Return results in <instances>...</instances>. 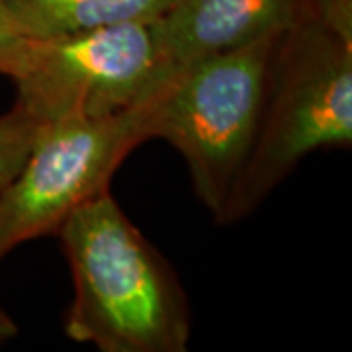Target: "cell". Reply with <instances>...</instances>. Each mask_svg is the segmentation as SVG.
Returning a JSON list of instances; mask_svg holds the SVG:
<instances>
[{
	"instance_id": "1",
	"label": "cell",
	"mask_w": 352,
	"mask_h": 352,
	"mask_svg": "<svg viewBox=\"0 0 352 352\" xmlns=\"http://www.w3.org/2000/svg\"><path fill=\"white\" fill-rule=\"evenodd\" d=\"M73 276L65 335L102 352H186V292L173 264L131 223L110 190L57 229Z\"/></svg>"
},
{
	"instance_id": "2",
	"label": "cell",
	"mask_w": 352,
	"mask_h": 352,
	"mask_svg": "<svg viewBox=\"0 0 352 352\" xmlns=\"http://www.w3.org/2000/svg\"><path fill=\"white\" fill-rule=\"evenodd\" d=\"M352 143V41L319 20L278 41L258 129L247 163L215 217L251 215L307 155Z\"/></svg>"
},
{
	"instance_id": "3",
	"label": "cell",
	"mask_w": 352,
	"mask_h": 352,
	"mask_svg": "<svg viewBox=\"0 0 352 352\" xmlns=\"http://www.w3.org/2000/svg\"><path fill=\"white\" fill-rule=\"evenodd\" d=\"M280 38L201 57L155 92L151 139L182 155L194 192L214 219L247 163Z\"/></svg>"
},
{
	"instance_id": "4",
	"label": "cell",
	"mask_w": 352,
	"mask_h": 352,
	"mask_svg": "<svg viewBox=\"0 0 352 352\" xmlns=\"http://www.w3.org/2000/svg\"><path fill=\"white\" fill-rule=\"evenodd\" d=\"M155 92L124 112L45 126L22 170L0 192V258L55 235L78 206L104 190L138 145L151 141Z\"/></svg>"
},
{
	"instance_id": "5",
	"label": "cell",
	"mask_w": 352,
	"mask_h": 352,
	"mask_svg": "<svg viewBox=\"0 0 352 352\" xmlns=\"http://www.w3.org/2000/svg\"><path fill=\"white\" fill-rule=\"evenodd\" d=\"M10 80L16 102L45 126L124 112L161 87L157 20L28 39Z\"/></svg>"
},
{
	"instance_id": "6",
	"label": "cell",
	"mask_w": 352,
	"mask_h": 352,
	"mask_svg": "<svg viewBox=\"0 0 352 352\" xmlns=\"http://www.w3.org/2000/svg\"><path fill=\"white\" fill-rule=\"evenodd\" d=\"M325 0H178L157 20L161 85L201 57L319 20Z\"/></svg>"
},
{
	"instance_id": "7",
	"label": "cell",
	"mask_w": 352,
	"mask_h": 352,
	"mask_svg": "<svg viewBox=\"0 0 352 352\" xmlns=\"http://www.w3.org/2000/svg\"><path fill=\"white\" fill-rule=\"evenodd\" d=\"M28 39H50L108 25L155 22L178 0H2Z\"/></svg>"
},
{
	"instance_id": "8",
	"label": "cell",
	"mask_w": 352,
	"mask_h": 352,
	"mask_svg": "<svg viewBox=\"0 0 352 352\" xmlns=\"http://www.w3.org/2000/svg\"><path fill=\"white\" fill-rule=\"evenodd\" d=\"M43 129L45 124L20 102L0 116V192L22 170Z\"/></svg>"
},
{
	"instance_id": "9",
	"label": "cell",
	"mask_w": 352,
	"mask_h": 352,
	"mask_svg": "<svg viewBox=\"0 0 352 352\" xmlns=\"http://www.w3.org/2000/svg\"><path fill=\"white\" fill-rule=\"evenodd\" d=\"M28 38L18 30L8 8L0 0V75L12 78L24 57Z\"/></svg>"
},
{
	"instance_id": "10",
	"label": "cell",
	"mask_w": 352,
	"mask_h": 352,
	"mask_svg": "<svg viewBox=\"0 0 352 352\" xmlns=\"http://www.w3.org/2000/svg\"><path fill=\"white\" fill-rule=\"evenodd\" d=\"M18 335V325H16V321H14L10 315L6 314V309L0 305V349L6 344V342H10Z\"/></svg>"
}]
</instances>
